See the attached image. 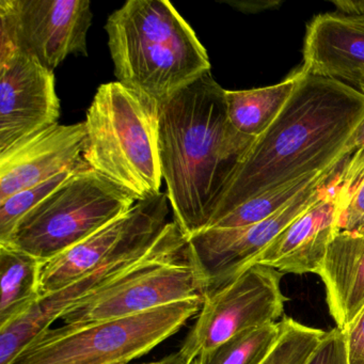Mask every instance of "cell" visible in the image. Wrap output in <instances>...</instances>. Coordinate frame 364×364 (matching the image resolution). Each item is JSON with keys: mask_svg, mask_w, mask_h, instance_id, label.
Instances as JSON below:
<instances>
[{"mask_svg": "<svg viewBox=\"0 0 364 364\" xmlns=\"http://www.w3.org/2000/svg\"><path fill=\"white\" fill-rule=\"evenodd\" d=\"M363 117L364 95L355 87L304 73L278 118L245 154L206 229L248 200L350 156L345 146Z\"/></svg>", "mask_w": 364, "mask_h": 364, "instance_id": "1", "label": "cell"}, {"mask_svg": "<svg viewBox=\"0 0 364 364\" xmlns=\"http://www.w3.org/2000/svg\"><path fill=\"white\" fill-rule=\"evenodd\" d=\"M212 72L159 105L161 172L174 223L186 237L205 230L252 142L228 119Z\"/></svg>", "mask_w": 364, "mask_h": 364, "instance_id": "2", "label": "cell"}, {"mask_svg": "<svg viewBox=\"0 0 364 364\" xmlns=\"http://www.w3.org/2000/svg\"><path fill=\"white\" fill-rule=\"evenodd\" d=\"M105 31L118 82L159 105L210 71L205 48L167 0H129Z\"/></svg>", "mask_w": 364, "mask_h": 364, "instance_id": "3", "label": "cell"}, {"mask_svg": "<svg viewBox=\"0 0 364 364\" xmlns=\"http://www.w3.org/2000/svg\"><path fill=\"white\" fill-rule=\"evenodd\" d=\"M82 159L136 202L161 193L159 104L117 82L101 85L87 110Z\"/></svg>", "mask_w": 364, "mask_h": 364, "instance_id": "4", "label": "cell"}, {"mask_svg": "<svg viewBox=\"0 0 364 364\" xmlns=\"http://www.w3.org/2000/svg\"><path fill=\"white\" fill-rule=\"evenodd\" d=\"M203 301L196 298L121 318L50 327L10 364H129L180 331Z\"/></svg>", "mask_w": 364, "mask_h": 364, "instance_id": "5", "label": "cell"}, {"mask_svg": "<svg viewBox=\"0 0 364 364\" xmlns=\"http://www.w3.org/2000/svg\"><path fill=\"white\" fill-rule=\"evenodd\" d=\"M208 291L205 278L189 255L186 236L170 221L136 267L74 304L61 321L82 326L121 318L174 302L204 300Z\"/></svg>", "mask_w": 364, "mask_h": 364, "instance_id": "6", "label": "cell"}, {"mask_svg": "<svg viewBox=\"0 0 364 364\" xmlns=\"http://www.w3.org/2000/svg\"><path fill=\"white\" fill-rule=\"evenodd\" d=\"M136 201L85 165L16 225L5 242L44 264L73 248Z\"/></svg>", "mask_w": 364, "mask_h": 364, "instance_id": "7", "label": "cell"}, {"mask_svg": "<svg viewBox=\"0 0 364 364\" xmlns=\"http://www.w3.org/2000/svg\"><path fill=\"white\" fill-rule=\"evenodd\" d=\"M282 272L253 264L206 295L178 353L188 364L235 334L280 321Z\"/></svg>", "mask_w": 364, "mask_h": 364, "instance_id": "8", "label": "cell"}, {"mask_svg": "<svg viewBox=\"0 0 364 364\" xmlns=\"http://www.w3.org/2000/svg\"><path fill=\"white\" fill-rule=\"evenodd\" d=\"M88 0H0V60L23 53L54 71L70 55L88 56Z\"/></svg>", "mask_w": 364, "mask_h": 364, "instance_id": "9", "label": "cell"}, {"mask_svg": "<svg viewBox=\"0 0 364 364\" xmlns=\"http://www.w3.org/2000/svg\"><path fill=\"white\" fill-rule=\"evenodd\" d=\"M169 204L163 191L136 202L129 212L44 264L41 297L71 284L120 253L154 242L168 225Z\"/></svg>", "mask_w": 364, "mask_h": 364, "instance_id": "10", "label": "cell"}, {"mask_svg": "<svg viewBox=\"0 0 364 364\" xmlns=\"http://www.w3.org/2000/svg\"><path fill=\"white\" fill-rule=\"evenodd\" d=\"M341 164L261 223L238 229L202 230L187 237L191 259L208 282V294L242 272L283 230L311 208Z\"/></svg>", "mask_w": 364, "mask_h": 364, "instance_id": "11", "label": "cell"}, {"mask_svg": "<svg viewBox=\"0 0 364 364\" xmlns=\"http://www.w3.org/2000/svg\"><path fill=\"white\" fill-rule=\"evenodd\" d=\"M54 71L29 55L0 60V153L58 123Z\"/></svg>", "mask_w": 364, "mask_h": 364, "instance_id": "12", "label": "cell"}, {"mask_svg": "<svg viewBox=\"0 0 364 364\" xmlns=\"http://www.w3.org/2000/svg\"><path fill=\"white\" fill-rule=\"evenodd\" d=\"M346 159L323 185L312 206L283 230L247 267L261 264L282 274H318L329 245L340 232L341 176Z\"/></svg>", "mask_w": 364, "mask_h": 364, "instance_id": "13", "label": "cell"}, {"mask_svg": "<svg viewBox=\"0 0 364 364\" xmlns=\"http://www.w3.org/2000/svg\"><path fill=\"white\" fill-rule=\"evenodd\" d=\"M85 138L84 122L57 123L0 153V202L82 166Z\"/></svg>", "mask_w": 364, "mask_h": 364, "instance_id": "14", "label": "cell"}, {"mask_svg": "<svg viewBox=\"0 0 364 364\" xmlns=\"http://www.w3.org/2000/svg\"><path fill=\"white\" fill-rule=\"evenodd\" d=\"M156 240L120 253L63 289L42 296L28 312L0 328V364L11 363L36 336L52 327L71 306L136 267Z\"/></svg>", "mask_w": 364, "mask_h": 364, "instance_id": "15", "label": "cell"}, {"mask_svg": "<svg viewBox=\"0 0 364 364\" xmlns=\"http://www.w3.org/2000/svg\"><path fill=\"white\" fill-rule=\"evenodd\" d=\"M301 70L357 87L364 78V16H315L306 28Z\"/></svg>", "mask_w": 364, "mask_h": 364, "instance_id": "16", "label": "cell"}, {"mask_svg": "<svg viewBox=\"0 0 364 364\" xmlns=\"http://www.w3.org/2000/svg\"><path fill=\"white\" fill-rule=\"evenodd\" d=\"M318 274L330 315L344 331L364 309V233L338 232Z\"/></svg>", "mask_w": 364, "mask_h": 364, "instance_id": "17", "label": "cell"}, {"mask_svg": "<svg viewBox=\"0 0 364 364\" xmlns=\"http://www.w3.org/2000/svg\"><path fill=\"white\" fill-rule=\"evenodd\" d=\"M304 75L300 68L283 82L272 86L225 90L228 119L232 127L253 144L278 118Z\"/></svg>", "mask_w": 364, "mask_h": 364, "instance_id": "18", "label": "cell"}, {"mask_svg": "<svg viewBox=\"0 0 364 364\" xmlns=\"http://www.w3.org/2000/svg\"><path fill=\"white\" fill-rule=\"evenodd\" d=\"M43 266L27 253L0 246V328L28 312L41 298Z\"/></svg>", "mask_w": 364, "mask_h": 364, "instance_id": "19", "label": "cell"}, {"mask_svg": "<svg viewBox=\"0 0 364 364\" xmlns=\"http://www.w3.org/2000/svg\"><path fill=\"white\" fill-rule=\"evenodd\" d=\"M341 163L336 164V166H332L323 171L318 172V173L304 176L299 180L293 181V182L282 185V186L265 191V193L248 200L245 203L240 204L229 214L219 219L208 229H238V228L249 227V225L261 223L268 217L276 214L281 208H284L287 204L295 199L302 191L309 188L311 185L327 176Z\"/></svg>", "mask_w": 364, "mask_h": 364, "instance_id": "20", "label": "cell"}, {"mask_svg": "<svg viewBox=\"0 0 364 364\" xmlns=\"http://www.w3.org/2000/svg\"><path fill=\"white\" fill-rule=\"evenodd\" d=\"M282 321L245 330L196 358L191 364H262L276 346Z\"/></svg>", "mask_w": 364, "mask_h": 364, "instance_id": "21", "label": "cell"}, {"mask_svg": "<svg viewBox=\"0 0 364 364\" xmlns=\"http://www.w3.org/2000/svg\"><path fill=\"white\" fill-rule=\"evenodd\" d=\"M282 332L272 353L262 364H308L326 331L283 316Z\"/></svg>", "mask_w": 364, "mask_h": 364, "instance_id": "22", "label": "cell"}, {"mask_svg": "<svg viewBox=\"0 0 364 364\" xmlns=\"http://www.w3.org/2000/svg\"><path fill=\"white\" fill-rule=\"evenodd\" d=\"M364 218V150L345 161L341 176L340 231L357 232Z\"/></svg>", "mask_w": 364, "mask_h": 364, "instance_id": "23", "label": "cell"}, {"mask_svg": "<svg viewBox=\"0 0 364 364\" xmlns=\"http://www.w3.org/2000/svg\"><path fill=\"white\" fill-rule=\"evenodd\" d=\"M85 165L87 164H82L76 169L63 172L50 180L20 191V193L8 198L5 201L0 202V244L5 242L9 238L18 223L28 213L37 208L50 193H54L70 176H73Z\"/></svg>", "mask_w": 364, "mask_h": 364, "instance_id": "24", "label": "cell"}, {"mask_svg": "<svg viewBox=\"0 0 364 364\" xmlns=\"http://www.w3.org/2000/svg\"><path fill=\"white\" fill-rule=\"evenodd\" d=\"M308 364H348L344 332L338 328L326 332Z\"/></svg>", "mask_w": 364, "mask_h": 364, "instance_id": "25", "label": "cell"}, {"mask_svg": "<svg viewBox=\"0 0 364 364\" xmlns=\"http://www.w3.org/2000/svg\"><path fill=\"white\" fill-rule=\"evenodd\" d=\"M348 364H364V309L355 321L344 330Z\"/></svg>", "mask_w": 364, "mask_h": 364, "instance_id": "26", "label": "cell"}, {"mask_svg": "<svg viewBox=\"0 0 364 364\" xmlns=\"http://www.w3.org/2000/svg\"><path fill=\"white\" fill-rule=\"evenodd\" d=\"M359 150H364V117L351 134L345 146V151L349 154Z\"/></svg>", "mask_w": 364, "mask_h": 364, "instance_id": "27", "label": "cell"}, {"mask_svg": "<svg viewBox=\"0 0 364 364\" xmlns=\"http://www.w3.org/2000/svg\"><path fill=\"white\" fill-rule=\"evenodd\" d=\"M336 9L342 12L344 16H364V1H332Z\"/></svg>", "mask_w": 364, "mask_h": 364, "instance_id": "28", "label": "cell"}, {"mask_svg": "<svg viewBox=\"0 0 364 364\" xmlns=\"http://www.w3.org/2000/svg\"><path fill=\"white\" fill-rule=\"evenodd\" d=\"M167 364H188L182 357L180 353H176L169 355L167 357Z\"/></svg>", "mask_w": 364, "mask_h": 364, "instance_id": "29", "label": "cell"}, {"mask_svg": "<svg viewBox=\"0 0 364 364\" xmlns=\"http://www.w3.org/2000/svg\"><path fill=\"white\" fill-rule=\"evenodd\" d=\"M355 89H358L360 92H362L364 95V78H362V80H360L359 84L357 85Z\"/></svg>", "mask_w": 364, "mask_h": 364, "instance_id": "30", "label": "cell"}, {"mask_svg": "<svg viewBox=\"0 0 364 364\" xmlns=\"http://www.w3.org/2000/svg\"><path fill=\"white\" fill-rule=\"evenodd\" d=\"M142 364H167V357L164 358L161 361L159 362H151V363H142Z\"/></svg>", "mask_w": 364, "mask_h": 364, "instance_id": "31", "label": "cell"}]
</instances>
